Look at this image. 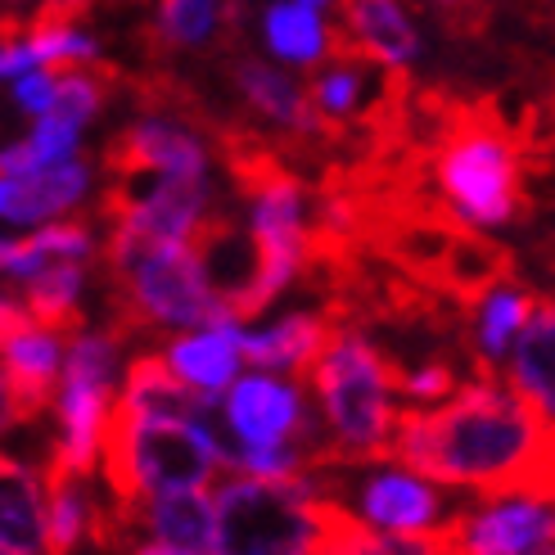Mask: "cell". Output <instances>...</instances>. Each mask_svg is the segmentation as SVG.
<instances>
[{
	"label": "cell",
	"instance_id": "cell-8",
	"mask_svg": "<svg viewBox=\"0 0 555 555\" xmlns=\"http://www.w3.org/2000/svg\"><path fill=\"white\" fill-rule=\"evenodd\" d=\"M0 352H5V425H33L50 406V393H60L64 379V339L60 330L41 325L18 298H5L0 308Z\"/></svg>",
	"mask_w": 555,
	"mask_h": 555
},
{
	"label": "cell",
	"instance_id": "cell-11",
	"mask_svg": "<svg viewBox=\"0 0 555 555\" xmlns=\"http://www.w3.org/2000/svg\"><path fill=\"white\" fill-rule=\"evenodd\" d=\"M108 181H131V177H208V145L190 127L145 114L135 118L127 131L108 141L104 154Z\"/></svg>",
	"mask_w": 555,
	"mask_h": 555
},
{
	"label": "cell",
	"instance_id": "cell-31",
	"mask_svg": "<svg viewBox=\"0 0 555 555\" xmlns=\"http://www.w3.org/2000/svg\"><path fill=\"white\" fill-rule=\"evenodd\" d=\"M127 555H199V551H185V546H172V542H158V538H145L135 542Z\"/></svg>",
	"mask_w": 555,
	"mask_h": 555
},
{
	"label": "cell",
	"instance_id": "cell-23",
	"mask_svg": "<svg viewBox=\"0 0 555 555\" xmlns=\"http://www.w3.org/2000/svg\"><path fill=\"white\" fill-rule=\"evenodd\" d=\"M23 294L18 302L33 312L41 325L60 330V335H77L81 325V285H87V262H54L37 271L33 281H18Z\"/></svg>",
	"mask_w": 555,
	"mask_h": 555
},
{
	"label": "cell",
	"instance_id": "cell-2",
	"mask_svg": "<svg viewBox=\"0 0 555 555\" xmlns=\"http://www.w3.org/2000/svg\"><path fill=\"white\" fill-rule=\"evenodd\" d=\"M308 375H312L325 429H330V448L312 469L388 461L398 415H402L398 406L402 371L362 335L335 330V339H330V348L317 357V366Z\"/></svg>",
	"mask_w": 555,
	"mask_h": 555
},
{
	"label": "cell",
	"instance_id": "cell-28",
	"mask_svg": "<svg viewBox=\"0 0 555 555\" xmlns=\"http://www.w3.org/2000/svg\"><path fill=\"white\" fill-rule=\"evenodd\" d=\"M321 555H448V551H442V542L434 533H425V538L379 533V529H371V524L352 519L348 529L335 542H330Z\"/></svg>",
	"mask_w": 555,
	"mask_h": 555
},
{
	"label": "cell",
	"instance_id": "cell-32",
	"mask_svg": "<svg viewBox=\"0 0 555 555\" xmlns=\"http://www.w3.org/2000/svg\"><path fill=\"white\" fill-rule=\"evenodd\" d=\"M298 5H308V10H317V14H321V10L335 5V0H298Z\"/></svg>",
	"mask_w": 555,
	"mask_h": 555
},
{
	"label": "cell",
	"instance_id": "cell-22",
	"mask_svg": "<svg viewBox=\"0 0 555 555\" xmlns=\"http://www.w3.org/2000/svg\"><path fill=\"white\" fill-rule=\"evenodd\" d=\"M262 37L275 60L298 64V68H317L330 50H335V33L321 23L317 10L298 5V0H275L262 14Z\"/></svg>",
	"mask_w": 555,
	"mask_h": 555
},
{
	"label": "cell",
	"instance_id": "cell-12",
	"mask_svg": "<svg viewBox=\"0 0 555 555\" xmlns=\"http://www.w3.org/2000/svg\"><path fill=\"white\" fill-rule=\"evenodd\" d=\"M221 411L240 442H294L302 434H317L298 384L275 379L271 371L235 379L221 398Z\"/></svg>",
	"mask_w": 555,
	"mask_h": 555
},
{
	"label": "cell",
	"instance_id": "cell-30",
	"mask_svg": "<svg viewBox=\"0 0 555 555\" xmlns=\"http://www.w3.org/2000/svg\"><path fill=\"white\" fill-rule=\"evenodd\" d=\"M14 100L23 114H33V118H46L54 100H60V73L54 68H37V73H23L14 81Z\"/></svg>",
	"mask_w": 555,
	"mask_h": 555
},
{
	"label": "cell",
	"instance_id": "cell-13",
	"mask_svg": "<svg viewBox=\"0 0 555 555\" xmlns=\"http://www.w3.org/2000/svg\"><path fill=\"white\" fill-rule=\"evenodd\" d=\"M335 41L384 68H406L421 54V33L402 0H344V27H335Z\"/></svg>",
	"mask_w": 555,
	"mask_h": 555
},
{
	"label": "cell",
	"instance_id": "cell-17",
	"mask_svg": "<svg viewBox=\"0 0 555 555\" xmlns=\"http://www.w3.org/2000/svg\"><path fill=\"white\" fill-rule=\"evenodd\" d=\"M240 339L244 330L240 321H227V325H208L199 335H181L168 344V366L194 388V393H208V398H227V388L235 384V371L244 362L240 352Z\"/></svg>",
	"mask_w": 555,
	"mask_h": 555
},
{
	"label": "cell",
	"instance_id": "cell-4",
	"mask_svg": "<svg viewBox=\"0 0 555 555\" xmlns=\"http://www.w3.org/2000/svg\"><path fill=\"white\" fill-rule=\"evenodd\" d=\"M212 411V406H208ZM208 411L199 421H131L114 406L104 438V488L118 506L127 529L135 533V511L158 492L208 488L217 469H231L227 448L208 425Z\"/></svg>",
	"mask_w": 555,
	"mask_h": 555
},
{
	"label": "cell",
	"instance_id": "cell-33",
	"mask_svg": "<svg viewBox=\"0 0 555 555\" xmlns=\"http://www.w3.org/2000/svg\"><path fill=\"white\" fill-rule=\"evenodd\" d=\"M438 5H442V10H456V5H465V0H438Z\"/></svg>",
	"mask_w": 555,
	"mask_h": 555
},
{
	"label": "cell",
	"instance_id": "cell-19",
	"mask_svg": "<svg viewBox=\"0 0 555 555\" xmlns=\"http://www.w3.org/2000/svg\"><path fill=\"white\" fill-rule=\"evenodd\" d=\"M135 529L145 538L172 542L185 551L212 555L217 546V496H208L204 488H181V492H158L135 511Z\"/></svg>",
	"mask_w": 555,
	"mask_h": 555
},
{
	"label": "cell",
	"instance_id": "cell-15",
	"mask_svg": "<svg viewBox=\"0 0 555 555\" xmlns=\"http://www.w3.org/2000/svg\"><path fill=\"white\" fill-rule=\"evenodd\" d=\"M50 483L14 456L0 461V555H46Z\"/></svg>",
	"mask_w": 555,
	"mask_h": 555
},
{
	"label": "cell",
	"instance_id": "cell-14",
	"mask_svg": "<svg viewBox=\"0 0 555 555\" xmlns=\"http://www.w3.org/2000/svg\"><path fill=\"white\" fill-rule=\"evenodd\" d=\"M91 190V168L87 163H50V168L5 177L0 181V217L10 227H41V221L64 217L77 208Z\"/></svg>",
	"mask_w": 555,
	"mask_h": 555
},
{
	"label": "cell",
	"instance_id": "cell-9",
	"mask_svg": "<svg viewBox=\"0 0 555 555\" xmlns=\"http://www.w3.org/2000/svg\"><path fill=\"white\" fill-rule=\"evenodd\" d=\"M434 538L448 555H538L555 546V502L488 496L483 506L452 511Z\"/></svg>",
	"mask_w": 555,
	"mask_h": 555
},
{
	"label": "cell",
	"instance_id": "cell-16",
	"mask_svg": "<svg viewBox=\"0 0 555 555\" xmlns=\"http://www.w3.org/2000/svg\"><path fill=\"white\" fill-rule=\"evenodd\" d=\"M235 87H240L244 104L254 108L258 118L285 127L294 135H308V141H312V135H325V122L317 114L312 95L302 91L298 81H289L281 68L254 60V54H240V60H235Z\"/></svg>",
	"mask_w": 555,
	"mask_h": 555
},
{
	"label": "cell",
	"instance_id": "cell-21",
	"mask_svg": "<svg viewBox=\"0 0 555 555\" xmlns=\"http://www.w3.org/2000/svg\"><path fill=\"white\" fill-rule=\"evenodd\" d=\"M91 248H95V235L87 221H50V227H37L23 240H5L0 262H5L10 281H33L37 271L54 262H87Z\"/></svg>",
	"mask_w": 555,
	"mask_h": 555
},
{
	"label": "cell",
	"instance_id": "cell-5",
	"mask_svg": "<svg viewBox=\"0 0 555 555\" xmlns=\"http://www.w3.org/2000/svg\"><path fill=\"white\" fill-rule=\"evenodd\" d=\"M357 515L302 479L240 475L217 488L212 555H321Z\"/></svg>",
	"mask_w": 555,
	"mask_h": 555
},
{
	"label": "cell",
	"instance_id": "cell-34",
	"mask_svg": "<svg viewBox=\"0 0 555 555\" xmlns=\"http://www.w3.org/2000/svg\"><path fill=\"white\" fill-rule=\"evenodd\" d=\"M10 5H18V0H10Z\"/></svg>",
	"mask_w": 555,
	"mask_h": 555
},
{
	"label": "cell",
	"instance_id": "cell-24",
	"mask_svg": "<svg viewBox=\"0 0 555 555\" xmlns=\"http://www.w3.org/2000/svg\"><path fill=\"white\" fill-rule=\"evenodd\" d=\"M330 54H335V64L321 68V73L312 77L308 95H312L317 114H321V122H325V135H339V127L357 114V104H362L366 68H371L375 60H366V54H357V50H348V46H339V41H335V50H330Z\"/></svg>",
	"mask_w": 555,
	"mask_h": 555
},
{
	"label": "cell",
	"instance_id": "cell-20",
	"mask_svg": "<svg viewBox=\"0 0 555 555\" xmlns=\"http://www.w3.org/2000/svg\"><path fill=\"white\" fill-rule=\"evenodd\" d=\"M506 379L555 425V298H533V312L515 335Z\"/></svg>",
	"mask_w": 555,
	"mask_h": 555
},
{
	"label": "cell",
	"instance_id": "cell-18",
	"mask_svg": "<svg viewBox=\"0 0 555 555\" xmlns=\"http://www.w3.org/2000/svg\"><path fill=\"white\" fill-rule=\"evenodd\" d=\"M335 339V325H330L321 312H294L285 321H275L267 330H254V335L240 339L244 362L254 371H289L302 375L317 366V357Z\"/></svg>",
	"mask_w": 555,
	"mask_h": 555
},
{
	"label": "cell",
	"instance_id": "cell-1",
	"mask_svg": "<svg viewBox=\"0 0 555 555\" xmlns=\"http://www.w3.org/2000/svg\"><path fill=\"white\" fill-rule=\"evenodd\" d=\"M388 461L483 496L555 502V425L492 366L448 402L402 411Z\"/></svg>",
	"mask_w": 555,
	"mask_h": 555
},
{
	"label": "cell",
	"instance_id": "cell-3",
	"mask_svg": "<svg viewBox=\"0 0 555 555\" xmlns=\"http://www.w3.org/2000/svg\"><path fill=\"white\" fill-rule=\"evenodd\" d=\"M104 262L114 275L122 330H208L235 321L212 289L194 244L145 240L127 227H108Z\"/></svg>",
	"mask_w": 555,
	"mask_h": 555
},
{
	"label": "cell",
	"instance_id": "cell-6",
	"mask_svg": "<svg viewBox=\"0 0 555 555\" xmlns=\"http://www.w3.org/2000/svg\"><path fill=\"white\" fill-rule=\"evenodd\" d=\"M438 194L469 227H506L519 212V141L483 108H442V141L434 154Z\"/></svg>",
	"mask_w": 555,
	"mask_h": 555
},
{
	"label": "cell",
	"instance_id": "cell-25",
	"mask_svg": "<svg viewBox=\"0 0 555 555\" xmlns=\"http://www.w3.org/2000/svg\"><path fill=\"white\" fill-rule=\"evenodd\" d=\"M50 483V533L46 555H73L95 529V492L81 475H46Z\"/></svg>",
	"mask_w": 555,
	"mask_h": 555
},
{
	"label": "cell",
	"instance_id": "cell-29",
	"mask_svg": "<svg viewBox=\"0 0 555 555\" xmlns=\"http://www.w3.org/2000/svg\"><path fill=\"white\" fill-rule=\"evenodd\" d=\"M402 393L421 406H438L456 393V371L452 362H425L421 371H402Z\"/></svg>",
	"mask_w": 555,
	"mask_h": 555
},
{
	"label": "cell",
	"instance_id": "cell-27",
	"mask_svg": "<svg viewBox=\"0 0 555 555\" xmlns=\"http://www.w3.org/2000/svg\"><path fill=\"white\" fill-rule=\"evenodd\" d=\"M231 10L221 0H158L154 5V33L163 46H208L217 23Z\"/></svg>",
	"mask_w": 555,
	"mask_h": 555
},
{
	"label": "cell",
	"instance_id": "cell-26",
	"mask_svg": "<svg viewBox=\"0 0 555 555\" xmlns=\"http://www.w3.org/2000/svg\"><path fill=\"white\" fill-rule=\"evenodd\" d=\"M533 312V298L524 289H511V285H496L483 308H479V321H475V348H479V366H492L496 357H506V348H515V335L524 330Z\"/></svg>",
	"mask_w": 555,
	"mask_h": 555
},
{
	"label": "cell",
	"instance_id": "cell-7",
	"mask_svg": "<svg viewBox=\"0 0 555 555\" xmlns=\"http://www.w3.org/2000/svg\"><path fill=\"white\" fill-rule=\"evenodd\" d=\"M114 375H118V335L100 330H77L68 339L64 379L54 393V415H60V442L46 461V475H81L104 461V438L114 421Z\"/></svg>",
	"mask_w": 555,
	"mask_h": 555
},
{
	"label": "cell",
	"instance_id": "cell-10",
	"mask_svg": "<svg viewBox=\"0 0 555 555\" xmlns=\"http://www.w3.org/2000/svg\"><path fill=\"white\" fill-rule=\"evenodd\" d=\"M352 515L379 533H406V538L438 533L448 524L442 492L434 488V479L415 475L406 465H393V469L366 465V475L357 479V492H352Z\"/></svg>",
	"mask_w": 555,
	"mask_h": 555
}]
</instances>
